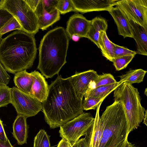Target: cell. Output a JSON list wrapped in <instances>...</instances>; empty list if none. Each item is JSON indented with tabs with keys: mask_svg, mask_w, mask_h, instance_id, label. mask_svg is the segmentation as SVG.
Here are the masks:
<instances>
[{
	"mask_svg": "<svg viewBox=\"0 0 147 147\" xmlns=\"http://www.w3.org/2000/svg\"><path fill=\"white\" fill-rule=\"evenodd\" d=\"M42 104L45 121L51 129L60 127L83 113L82 100L77 96L69 77L61 75L49 86Z\"/></svg>",
	"mask_w": 147,
	"mask_h": 147,
	"instance_id": "cell-1",
	"label": "cell"
},
{
	"mask_svg": "<svg viewBox=\"0 0 147 147\" xmlns=\"http://www.w3.org/2000/svg\"><path fill=\"white\" fill-rule=\"evenodd\" d=\"M36 53L34 35L21 30H16L0 41V61L10 73L31 68Z\"/></svg>",
	"mask_w": 147,
	"mask_h": 147,
	"instance_id": "cell-2",
	"label": "cell"
},
{
	"mask_svg": "<svg viewBox=\"0 0 147 147\" xmlns=\"http://www.w3.org/2000/svg\"><path fill=\"white\" fill-rule=\"evenodd\" d=\"M69 38L65 29L59 27L48 32L41 40L37 69L46 78L58 75L66 63Z\"/></svg>",
	"mask_w": 147,
	"mask_h": 147,
	"instance_id": "cell-3",
	"label": "cell"
},
{
	"mask_svg": "<svg viewBox=\"0 0 147 147\" xmlns=\"http://www.w3.org/2000/svg\"><path fill=\"white\" fill-rule=\"evenodd\" d=\"M100 119L102 131L98 147H123L127 140L128 126L122 104L114 101Z\"/></svg>",
	"mask_w": 147,
	"mask_h": 147,
	"instance_id": "cell-4",
	"label": "cell"
},
{
	"mask_svg": "<svg viewBox=\"0 0 147 147\" xmlns=\"http://www.w3.org/2000/svg\"><path fill=\"white\" fill-rule=\"evenodd\" d=\"M114 101L122 105L126 118L127 134L137 129L143 120L145 110L141 104V98L137 88L124 82L113 90Z\"/></svg>",
	"mask_w": 147,
	"mask_h": 147,
	"instance_id": "cell-5",
	"label": "cell"
},
{
	"mask_svg": "<svg viewBox=\"0 0 147 147\" xmlns=\"http://www.w3.org/2000/svg\"><path fill=\"white\" fill-rule=\"evenodd\" d=\"M0 8L7 11L17 20L22 31L34 35L38 31L37 16L25 0H1Z\"/></svg>",
	"mask_w": 147,
	"mask_h": 147,
	"instance_id": "cell-6",
	"label": "cell"
},
{
	"mask_svg": "<svg viewBox=\"0 0 147 147\" xmlns=\"http://www.w3.org/2000/svg\"><path fill=\"white\" fill-rule=\"evenodd\" d=\"M94 120L90 113L83 112L60 127V136L72 146L86 134Z\"/></svg>",
	"mask_w": 147,
	"mask_h": 147,
	"instance_id": "cell-7",
	"label": "cell"
},
{
	"mask_svg": "<svg viewBox=\"0 0 147 147\" xmlns=\"http://www.w3.org/2000/svg\"><path fill=\"white\" fill-rule=\"evenodd\" d=\"M11 104L18 115H22L27 118L35 116L42 109L40 102L15 86L12 88Z\"/></svg>",
	"mask_w": 147,
	"mask_h": 147,
	"instance_id": "cell-8",
	"label": "cell"
},
{
	"mask_svg": "<svg viewBox=\"0 0 147 147\" xmlns=\"http://www.w3.org/2000/svg\"><path fill=\"white\" fill-rule=\"evenodd\" d=\"M115 5L129 20L147 29V0H118Z\"/></svg>",
	"mask_w": 147,
	"mask_h": 147,
	"instance_id": "cell-9",
	"label": "cell"
},
{
	"mask_svg": "<svg viewBox=\"0 0 147 147\" xmlns=\"http://www.w3.org/2000/svg\"><path fill=\"white\" fill-rule=\"evenodd\" d=\"M74 11L85 13L94 11H108L118 0H71Z\"/></svg>",
	"mask_w": 147,
	"mask_h": 147,
	"instance_id": "cell-10",
	"label": "cell"
},
{
	"mask_svg": "<svg viewBox=\"0 0 147 147\" xmlns=\"http://www.w3.org/2000/svg\"><path fill=\"white\" fill-rule=\"evenodd\" d=\"M98 74L93 70H89L75 74L69 77L78 97L82 100L84 95L88 90L90 83Z\"/></svg>",
	"mask_w": 147,
	"mask_h": 147,
	"instance_id": "cell-11",
	"label": "cell"
},
{
	"mask_svg": "<svg viewBox=\"0 0 147 147\" xmlns=\"http://www.w3.org/2000/svg\"><path fill=\"white\" fill-rule=\"evenodd\" d=\"M91 23L81 14H75L71 16L67 23L66 32L71 38L73 35L80 37H86Z\"/></svg>",
	"mask_w": 147,
	"mask_h": 147,
	"instance_id": "cell-12",
	"label": "cell"
},
{
	"mask_svg": "<svg viewBox=\"0 0 147 147\" xmlns=\"http://www.w3.org/2000/svg\"><path fill=\"white\" fill-rule=\"evenodd\" d=\"M102 102L96 108L94 120L87 129L84 138L86 147H98L102 134L99 111Z\"/></svg>",
	"mask_w": 147,
	"mask_h": 147,
	"instance_id": "cell-13",
	"label": "cell"
},
{
	"mask_svg": "<svg viewBox=\"0 0 147 147\" xmlns=\"http://www.w3.org/2000/svg\"><path fill=\"white\" fill-rule=\"evenodd\" d=\"M113 18L119 35L124 38L133 37L132 32L129 20L119 7H113L108 11Z\"/></svg>",
	"mask_w": 147,
	"mask_h": 147,
	"instance_id": "cell-14",
	"label": "cell"
},
{
	"mask_svg": "<svg viewBox=\"0 0 147 147\" xmlns=\"http://www.w3.org/2000/svg\"><path fill=\"white\" fill-rule=\"evenodd\" d=\"M33 79L31 95L41 103L46 98L49 86L44 76L35 70L30 73Z\"/></svg>",
	"mask_w": 147,
	"mask_h": 147,
	"instance_id": "cell-15",
	"label": "cell"
},
{
	"mask_svg": "<svg viewBox=\"0 0 147 147\" xmlns=\"http://www.w3.org/2000/svg\"><path fill=\"white\" fill-rule=\"evenodd\" d=\"M38 18L39 29L46 30L49 26L59 20L60 13L56 9L48 12L44 8L41 0L35 11Z\"/></svg>",
	"mask_w": 147,
	"mask_h": 147,
	"instance_id": "cell-16",
	"label": "cell"
},
{
	"mask_svg": "<svg viewBox=\"0 0 147 147\" xmlns=\"http://www.w3.org/2000/svg\"><path fill=\"white\" fill-rule=\"evenodd\" d=\"M129 20L132 30V38L136 44V53L146 56L147 29L130 20Z\"/></svg>",
	"mask_w": 147,
	"mask_h": 147,
	"instance_id": "cell-17",
	"label": "cell"
},
{
	"mask_svg": "<svg viewBox=\"0 0 147 147\" xmlns=\"http://www.w3.org/2000/svg\"><path fill=\"white\" fill-rule=\"evenodd\" d=\"M27 118L24 115H18L13 123L12 134L19 145L27 143L28 129Z\"/></svg>",
	"mask_w": 147,
	"mask_h": 147,
	"instance_id": "cell-18",
	"label": "cell"
},
{
	"mask_svg": "<svg viewBox=\"0 0 147 147\" xmlns=\"http://www.w3.org/2000/svg\"><path fill=\"white\" fill-rule=\"evenodd\" d=\"M108 28L107 21L104 18L96 17L91 20V23L86 36L98 47V40L100 32L106 31Z\"/></svg>",
	"mask_w": 147,
	"mask_h": 147,
	"instance_id": "cell-19",
	"label": "cell"
},
{
	"mask_svg": "<svg viewBox=\"0 0 147 147\" xmlns=\"http://www.w3.org/2000/svg\"><path fill=\"white\" fill-rule=\"evenodd\" d=\"M15 87L21 91L31 94L33 79L30 73L24 70L16 73L13 78Z\"/></svg>",
	"mask_w": 147,
	"mask_h": 147,
	"instance_id": "cell-20",
	"label": "cell"
},
{
	"mask_svg": "<svg viewBox=\"0 0 147 147\" xmlns=\"http://www.w3.org/2000/svg\"><path fill=\"white\" fill-rule=\"evenodd\" d=\"M98 47L100 49L102 55L110 61L113 59V51L115 44L108 37L106 31L100 32L98 40Z\"/></svg>",
	"mask_w": 147,
	"mask_h": 147,
	"instance_id": "cell-21",
	"label": "cell"
},
{
	"mask_svg": "<svg viewBox=\"0 0 147 147\" xmlns=\"http://www.w3.org/2000/svg\"><path fill=\"white\" fill-rule=\"evenodd\" d=\"M122 83L120 81L112 84L97 87L88 89L84 95V97H92L105 98L115 88Z\"/></svg>",
	"mask_w": 147,
	"mask_h": 147,
	"instance_id": "cell-22",
	"label": "cell"
},
{
	"mask_svg": "<svg viewBox=\"0 0 147 147\" xmlns=\"http://www.w3.org/2000/svg\"><path fill=\"white\" fill-rule=\"evenodd\" d=\"M147 72L146 71L141 69H131L119 76L120 81L122 83L128 82L132 84L142 82Z\"/></svg>",
	"mask_w": 147,
	"mask_h": 147,
	"instance_id": "cell-23",
	"label": "cell"
},
{
	"mask_svg": "<svg viewBox=\"0 0 147 147\" xmlns=\"http://www.w3.org/2000/svg\"><path fill=\"white\" fill-rule=\"evenodd\" d=\"M113 76L109 73L98 75L96 78L90 84L88 89L97 87L112 84L117 82Z\"/></svg>",
	"mask_w": 147,
	"mask_h": 147,
	"instance_id": "cell-24",
	"label": "cell"
},
{
	"mask_svg": "<svg viewBox=\"0 0 147 147\" xmlns=\"http://www.w3.org/2000/svg\"><path fill=\"white\" fill-rule=\"evenodd\" d=\"M33 147H51L50 136L43 129H40L35 137Z\"/></svg>",
	"mask_w": 147,
	"mask_h": 147,
	"instance_id": "cell-25",
	"label": "cell"
},
{
	"mask_svg": "<svg viewBox=\"0 0 147 147\" xmlns=\"http://www.w3.org/2000/svg\"><path fill=\"white\" fill-rule=\"evenodd\" d=\"M11 90L7 86L0 85V108L11 104Z\"/></svg>",
	"mask_w": 147,
	"mask_h": 147,
	"instance_id": "cell-26",
	"label": "cell"
},
{
	"mask_svg": "<svg viewBox=\"0 0 147 147\" xmlns=\"http://www.w3.org/2000/svg\"><path fill=\"white\" fill-rule=\"evenodd\" d=\"M135 55H125L114 58L112 62L116 70L119 71L125 68Z\"/></svg>",
	"mask_w": 147,
	"mask_h": 147,
	"instance_id": "cell-27",
	"label": "cell"
},
{
	"mask_svg": "<svg viewBox=\"0 0 147 147\" xmlns=\"http://www.w3.org/2000/svg\"><path fill=\"white\" fill-rule=\"evenodd\" d=\"M105 98L89 96L84 97V99L82 102L83 110L95 109Z\"/></svg>",
	"mask_w": 147,
	"mask_h": 147,
	"instance_id": "cell-28",
	"label": "cell"
},
{
	"mask_svg": "<svg viewBox=\"0 0 147 147\" xmlns=\"http://www.w3.org/2000/svg\"><path fill=\"white\" fill-rule=\"evenodd\" d=\"M17 30L22 31L20 25L14 17L9 20L0 30V34L3 35L10 31Z\"/></svg>",
	"mask_w": 147,
	"mask_h": 147,
	"instance_id": "cell-29",
	"label": "cell"
},
{
	"mask_svg": "<svg viewBox=\"0 0 147 147\" xmlns=\"http://www.w3.org/2000/svg\"><path fill=\"white\" fill-rule=\"evenodd\" d=\"M55 8L61 14L74 11V7L71 0H58Z\"/></svg>",
	"mask_w": 147,
	"mask_h": 147,
	"instance_id": "cell-30",
	"label": "cell"
},
{
	"mask_svg": "<svg viewBox=\"0 0 147 147\" xmlns=\"http://www.w3.org/2000/svg\"><path fill=\"white\" fill-rule=\"evenodd\" d=\"M136 54L135 51L115 44L113 51V59L119 57L130 55H135Z\"/></svg>",
	"mask_w": 147,
	"mask_h": 147,
	"instance_id": "cell-31",
	"label": "cell"
},
{
	"mask_svg": "<svg viewBox=\"0 0 147 147\" xmlns=\"http://www.w3.org/2000/svg\"><path fill=\"white\" fill-rule=\"evenodd\" d=\"M10 79V76L0 61V85L7 86Z\"/></svg>",
	"mask_w": 147,
	"mask_h": 147,
	"instance_id": "cell-32",
	"label": "cell"
},
{
	"mask_svg": "<svg viewBox=\"0 0 147 147\" xmlns=\"http://www.w3.org/2000/svg\"><path fill=\"white\" fill-rule=\"evenodd\" d=\"M13 16L7 11L0 8V30Z\"/></svg>",
	"mask_w": 147,
	"mask_h": 147,
	"instance_id": "cell-33",
	"label": "cell"
},
{
	"mask_svg": "<svg viewBox=\"0 0 147 147\" xmlns=\"http://www.w3.org/2000/svg\"><path fill=\"white\" fill-rule=\"evenodd\" d=\"M45 9L48 12H50L56 9L58 0H41Z\"/></svg>",
	"mask_w": 147,
	"mask_h": 147,
	"instance_id": "cell-34",
	"label": "cell"
},
{
	"mask_svg": "<svg viewBox=\"0 0 147 147\" xmlns=\"http://www.w3.org/2000/svg\"><path fill=\"white\" fill-rule=\"evenodd\" d=\"M0 140L5 142H9L10 141L5 134L3 127V121L0 119Z\"/></svg>",
	"mask_w": 147,
	"mask_h": 147,
	"instance_id": "cell-35",
	"label": "cell"
},
{
	"mask_svg": "<svg viewBox=\"0 0 147 147\" xmlns=\"http://www.w3.org/2000/svg\"><path fill=\"white\" fill-rule=\"evenodd\" d=\"M25 1L29 7L35 11L40 0H25Z\"/></svg>",
	"mask_w": 147,
	"mask_h": 147,
	"instance_id": "cell-36",
	"label": "cell"
},
{
	"mask_svg": "<svg viewBox=\"0 0 147 147\" xmlns=\"http://www.w3.org/2000/svg\"><path fill=\"white\" fill-rule=\"evenodd\" d=\"M71 147H86L84 138L79 139Z\"/></svg>",
	"mask_w": 147,
	"mask_h": 147,
	"instance_id": "cell-37",
	"label": "cell"
},
{
	"mask_svg": "<svg viewBox=\"0 0 147 147\" xmlns=\"http://www.w3.org/2000/svg\"><path fill=\"white\" fill-rule=\"evenodd\" d=\"M69 145L66 140L62 138L58 144L57 147H69Z\"/></svg>",
	"mask_w": 147,
	"mask_h": 147,
	"instance_id": "cell-38",
	"label": "cell"
},
{
	"mask_svg": "<svg viewBox=\"0 0 147 147\" xmlns=\"http://www.w3.org/2000/svg\"><path fill=\"white\" fill-rule=\"evenodd\" d=\"M0 147H13L10 142H5L0 140Z\"/></svg>",
	"mask_w": 147,
	"mask_h": 147,
	"instance_id": "cell-39",
	"label": "cell"
},
{
	"mask_svg": "<svg viewBox=\"0 0 147 147\" xmlns=\"http://www.w3.org/2000/svg\"><path fill=\"white\" fill-rule=\"evenodd\" d=\"M144 121L143 122V123L146 126H147V110H146L145 112V113L144 115V119L143 120Z\"/></svg>",
	"mask_w": 147,
	"mask_h": 147,
	"instance_id": "cell-40",
	"label": "cell"
},
{
	"mask_svg": "<svg viewBox=\"0 0 147 147\" xmlns=\"http://www.w3.org/2000/svg\"><path fill=\"white\" fill-rule=\"evenodd\" d=\"M123 147H135L134 144H132L127 140Z\"/></svg>",
	"mask_w": 147,
	"mask_h": 147,
	"instance_id": "cell-41",
	"label": "cell"
},
{
	"mask_svg": "<svg viewBox=\"0 0 147 147\" xmlns=\"http://www.w3.org/2000/svg\"><path fill=\"white\" fill-rule=\"evenodd\" d=\"M80 37L76 35H73L71 38L75 41H78L80 38Z\"/></svg>",
	"mask_w": 147,
	"mask_h": 147,
	"instance_id": "cell-42",
	"label": "cell"
},
{
	"mask_svg": "<svg viewBox=\"0 0 147 147\" xmlns=\"http://www.w3.org/2000/svg\"><path fill=\"white\" fill-rule=\"evenodd\" d=\"M147 88H146L145 90L144 94L147 96Z\"/></svg>",
	"mask_w": 147,
	"mask_h": 147,
	"instance_id": "cell-43",
	"label": "cell"
},
{
	"mask_svg": "<svg viewBox=\"0 0 147 147\" xmlns=\"http://www.w3.org/2000/svg\"><path fill=\"white\" fill-rule=\"evenodd\" d=\"M2 35H1L0 34V41H1V37H2Z\"/></svg>",
	"mask_w": 147,
	"mask_h": 147,
	"instance_id": "cell-44",
	"label": "cell"
},
{
	"mask_svg": "<svg viewBox=\"0 0 147 147\" xmlns=\"http://www.w3.org/2000/svg\"><path fill=\"white\" fill-rule=\"evenodd\" d=\"M69 147H71V146L70 145H69Z\"/></svg>",
	"mask_w": 147,
	"mask_h": 147,
	"instance_id": "cell-45",
	"label": "cell"
}]
</instances>
